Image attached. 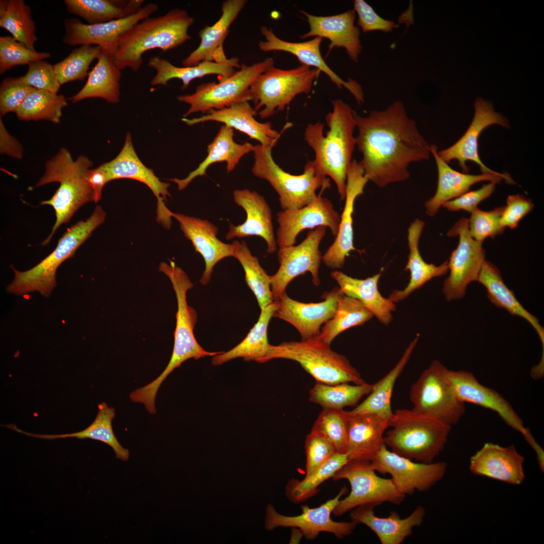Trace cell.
Returning a JSON list of instances; mask_svg holds the SVG:
<instances>
[{"instance_id":"obj_1","label":"cell","mask_w":544,"mask_h":544,"mask_svg":"<svg viewBox=\"0 0 544 544\" xmlns=\"http://www.w3.org/2000/svg\"><path fill=\"white\" fill-rule=\"evenodd\" d=\"M354 114L356 146L362 155L359 163L366 178L379 187L406 180L411 164L430 158L431 145L401 101L383 110H372L366 116L355 110Z\"/></svg>"},{"instance_id":"obj_2","label":"cell","mask_w":544,"mask_h":544,"mask_svg":"<svg viewBox=\"0 0 544 544\" xmlns=\"http://www.w3.org/2000/svg\"><path fill=\"white\" fill-rule=\"evenodd\" d=\"M332 110L325 116L329 130L323 134L324 124L320 121L306 126L304 140L314 152L313 160L318 170L335 182L341 200L346 197L347 171L356 146L354 135L356 122L354 110L341 99L331 101Z\"/></svg>"},{"instance_id":"obj_3","label":"cell","mask_w":544,"mask_h":544,"mask_svg":"<svg viewBox=\"0 0 544 544\" xmlns=\"http://www.w3.org/2000/svg\"><path fill=\"white\" fill-rule=\"evenodd\" d=\"M194 22L185 10L179 9L140 21L118 38L113 55L115 63L120 70L128 67L137 72L145 52L156 48L168 51L190 40L188 31Z\"/></svg>"},{"instance_id":"obj_4","label":"cell","mask_w":544,"mask_h":544,"mask_svg":"<svg viewBox=\"0 0 544 544\" xmlns=\"http://www.w3.org/2000/svg\"><path fill=\"white\" fill-rule=\"evenodd\" d=\"M92 166V162L85 155H80L74 160L69 151L64 147L46 162L45 172L36 186L54 182L60 184L51 198L41 203L51 206L56 216L52 230L42 243V245L50 242L59 226L69 222L79 209L94 201L93 191L87 178V172Z\"/></svg>"},{"instance_id":"obj_5","label":"cell","mask_w":544,"mask_h":544,"mask_svg":"<svg viewBox=\"0 0 544 544\" xmlns=\"http://www.w3.org/2000/svg\"><path fill=\"white\" fill-rule=\"evenodd\" d=\"M160 271L170 280L175 293L177 303L176 313V327L174 331V346L170 359L161 374L150 383L140 388L141 396L146 400L154 401L163 382L167 377L185 361L195 360L207 357H214L223 352H208L204 350L196 341L193 329L197 322V313L188 305L186 293L193 285L186 273L176 265L173 261L169 263L161 262Z\"/></svg>"},{"instance_id":"obj_6","label":"cell","mask_w":544,"mask_h":544,"mask_svg":"<svg viewBox=\"0 0 544 544\" xmlns=\"http://www.w3.org/2000/svg\"><path fill=\"white\" fill-rule=\"evenodd\" d=\"M384 436L392 452L425 463L434 462L444 448L451 426L413 410L398 409L389 420Z\"/></svg>"},{"instance_id":"obj_7","label":"cell","mask_w":544,"mask_h":544,"mask_svg":"<svg viewBox=\"0 0 544 544\" xmlns=\"http://www.w3.org/2000/svg\"><path fill=\"white\" fill-rule=\"evenodd\" d=\"M105 217L103 209L96 206L89 218L68 228L58 240L55 249L37 265L24 271L12 267L15 277L7 287V292L18 295L38 292L48 297L56 286L57 268L66 259L74 256L77 249L104 222Z\"/></svg>"},{"instance_id":"obj_8","label":"cell","mask_w":544,"mask_h":544,"mask_svg":"<svg viewBox=\"0 0 544 544\" xmlns=\"http://www.w3.org/2000/svg\"><path fill=\"white\" fill-rule=\"evenodd\" d=\"M273 359H285L298 363L317 382L334 385L342 383H366L344 355L333 351L315 336L305 341L270 345L260 363Z\"/></svg>"},{"instance_id":"obj_9","label":"cell","mask_w":544,"mask_h":544,"mask_svg":"<svg viewBox=\"0 0 544 544\" xmlns=\"http://www.w3.org/2000/svg\"><path fill=\"white\" fill-rule=\"evenodd\" d=\"M272 147L260 144L253 146V175L268 181L279 195L282 210L301 208L311 202L320 188H330L328 177L317 169L313 160L308 161L300 175H293L283 170L275 161Z\"/></svg>"},{"instance_id":"obj_10","label":"cell","mask_w":544,"mask_h":544,"mask_svg":"<svg viewBox=\"0 0 544 544\" xmlns=\"http://www.w3.org/2000/svg\"><path fill=\"white\" fill-rule=\"evenodd\" d=\"M320 72L303 64L291 70L269 67L250 86L254 109L260 110L258 115L262 119L283 111L296 96L311 91Z\"/></svg>"},{"instance_id":"obj_11","label":"cell","mask_w":544,"mask_h":544,"mask_svg":"<svg viewBox=\"0 0 544 544\" xmlns=\"http://www.w3.org/2000/svg\"><path fill=\"white\" fill-rule=\"evenodd\" d=\"M334 481L346 479L351 486V492L341 499L332 513L341 516L360 506L370 505L375 507L384 502L399 505L405 495L400 493L391 478L379 477L368 460H350L332 477Z\"/></svg>"},{"instance_id":"obj_12","label":"cell","mask_w":544,"mask_h":544,"mask_svg":"<svg viewBox=\"0 0 544 544\" xmlns=\"http://www.w3.org/2000/svg\"><path fill=\"white\" fill-rule=\"evenodd\" d=\"M447 368L434 360L410 389L414 411L452 426L465 412V403L455 395L446 377Z\"/></svg>"},{"instance_id":"obj_13","label":"cell","mask_w":544,"mask_h":544,"mask_svg":"<svg viewBox=\"0 0 544 544\" xmlns=\"http://www.w3.org/2000/svg\"><path fill=\"white\" fill-rule=\"evenodd\" d=\"M273 65L274 60L271 57L251 65L242 63L240 70L226 80L218 83L201 84L197 86L194 93L179 96L178 101L190 105L183 117L196 112L205 113L213 109H221L235 102L250 101V85L259 75Z\"/></svg>"},{"instance_id":"obj_14","label":"cell","mask_w":544,"mask_h":544,"mask_svg":"<svg viewBox=\"0 0 544 544\" xmlns=\"http://www.w3.org/2000/svg\"><path fill=\"white\" fill-rule=\"evenodd\" d=\"M449 237H459L458 244L448 261L450 271L444 281L442 291L448 301L462 299L468 285L477 281L486 260V251L482 243L469 235L468 219L462 217L447 233Z\"/></svg>"},{"instance_id":"obj_15","label":"cell","mask_w":544,"mask_h":544,"mask_svg":"<svg viewBox=\"0 0 544 544\" xmlns=\"http://www.w3.org/2000/svg\"><path fill=\"white\" fill-rule=\"evenodd\" d=\"M326 228L319 226L309 231L304 240L297 245L279 247L278 259L280 266L274 275L270 276L274 301L279 300L293 279L306 272L311 274L315 286L320 285L319 270L322 256L319 246Z\"/></svg>"},{"instance_id":"obj_16","label":"cell","mask_w":544,"mask_h":544,"mask_svg":"<svg viewBox=\"0 0 544 544\" xmlns=\"http://www.w3.org/2000/svg\"><path fill=\"white\" fill-rule=\"evenodd\" d=\"M371 462L376 471L389 474L397 489L404 495L429 490L443 478L447 468L444 461L425 463L401 456L385 444Z\"/></svg>"},{"instance_id":"obj_17","label":"cell","mask_w":544,"mask_h":544,"mask_svg":"<svg viewBox=\"0 0 544 544\" xmlns=\"http://www.w3.org/2000/svg\"><path fill=\"white\" fill-rule=\"evenodd\" d=\"M347 492V487H343L335 497L316 508L302 505V513L296 516L281 515L276 511L273 505L268 504L266 508L265 528L267 530L280 526L297 528L307 540L316 538L321 532L331 533L337 538L351 535L357 523L352 520L337 522L331 518L334 509Z\"/></svg>"},{"instance_id":"obj_18","label":"cell","mask_w":544,"mask_h":544,"mask_svg":"<svg viewBox=\"0 0 544 544\" xmlns=\"http://www.w3.org/2000/svg\"><path fill=\"white\" fill-rule=\"evenodd\" d=\"M447 380L457 397L462 402L471 403L497 413L510 427L520 432L537 455L543 450L536 443L529 430L510 403L499 393L481 384L474 375L465 370L447 369Z\"/></svg>"},{"instance_id":"obj_19","label":"cell","mask_w":544,"mask_h":544,"mask_svg":"<svg viewBox=\"0 0 544 544\" xmlns=\"http://www.w3.org/2000/svg\"><path fill=\"white\" fill-rule=\"evenodd\" d=\"M106 171L108 181L127 178L139 181L146 185L153 192L157 200V221L165 228L172 225V213L165 206L170 184L161 181L152 169L147 167L137 155L129 132L127 133L122 150L112 160L101 165Z\"/></svg>"},{"instance_id":"obj_20","label":"cell","mask_w":544,"mask_h":544,"mask_svg":"<svg viewBox=\"0 0 544 544\" xmlns=\"http://www.w3.org/2000/svg\"><path fill=\"white\" fill-rule=\"evenodd\" d=\"M321 189L316 198L299 209L282 210L277 214L279 227L276 241L279 247L295 245L299 233L319 226L328 228L335 237L338 231L341 216L330 200L322 196Z\"/></svg>"},{"instance_id":"obj_21","label":"cell","mask_w":544,"mask_h":544,"mask_svg":"<svg viewBox=\"0 0 544 544\" xmlns=\"http://www.w3.org/2000/svg\"><path fill=\"white\" fill-rule=\"evenodd\" d=\"M158 7L149 3L137 13L124 18L97 24H85L76 18L64 21L63 42L69 45H95L113 56L119 37L140 21L150 17Z\"/></svg>"},{"instance_id":"obj_22","label":"cell","mask_w":544,"mask_h":544,"mask_svg":"<svg viewBox=\"0 0 544 544\" xmlns=\"http://www.w3.org/2000/svg\"><path fill=\"white\" fill-rule=\"evenodd\" d=\"M474 114L472 120L464 134L450 147L438 151L440 157L447 163L456 160L464 173H468V161L478 165L482 173H497L487 167L481 161L479 154L478 141L484 129L492 124H499L509 128L508 119L502 114L494 111L492 103L482 98H478L474 103Z\"/></svg>"},{"instance_id":"obj_23","label":"cell","mask_w":544,"mask_h":544,"mask_svg":"<svg viewBox=\"0 0 544 544\" xmlns=\"http://www.w3.org/2000/svg\"><path fill=\"white\" fill-rule=\"evenodd\" d=\"M341 292L339 287H334L323 294V301L309 303L293 300L285 292L278 301V308L273 317L292 324L299 332L302 341L317 336L321 325L334 315Z\"/></svg>"},{"instance_id":"obj_24","label":"cell","mask_w":544,"mask_h":544,"mask_svg":"<svg viewBox=\"0 0 544 544\" xmlns=\"http://www.w3.org/2000/svg\"><path fill=\"white\" fill-rule=\"evenodd\" d=\"M368 180L364 175L359 161L353 159L347 171L345 202L338 233L334 241L322 256V261L332 269L342 268L353 244V214L356 198L364 192Z\"/></svg>"},{"instance_id":"obj_25","label":"cell","mask_w":544,"mask_h":544,"mask_svg":"<svg viewBox=\"0 0 544 544\" xmlns=\"http://www.w3.org/2000/svg\"><path fill=\"white\" fill-rule=\"evenodd\" d=\"M261 34L265 41H260L259 49L264 52L283 51L296 56L301 64L323 72L335 84L337 87L347 89L354 96L359 104L364 102V94L361 85L352 79L343 80L326 64L321 56L320 50L323 38L315 37L311 40L302 42H292L284 41L278 37L271 29L266 26L260 28Z\"/></svg>"},{"instance_id":"obj_26","label":"cell","mask_w":544,"mask_h":544,"mask_svg":"<svg viewBox=\"0 0 544 544\" xmlns=\"http://www.w3.org/2000/svg\"><path fill=\"white\" fill-rule=\"evenodd\" d=\"M172 217L178 221L180 230L191 241L195 252L202 257L205 268L199 282L207 285L215 265L224 258L234 257V243L227 244L219 240L218 228L207 220L174 213Z\"/></svg>"},{"instance_id":"obj_27","label":"cell","mask_w":544,"mask_h":544,"mask_svg":"<svg viewBox=\"0 0 544 544\" xmlns=\"http://www.w3.org/2000/svg\"><path fill=\"white\" fill-rule=\"evenodd\" d=\"M431 153L436 163L438 179L435 194L424 204L426 213L429 216H435L445 202L469 191L470 187L477 183L489 181L497 184L504 179L509 184L515 183L506 172L473 175L457 171L440 157L438 147L435 145H431Z\"/></svg>"},{"instance_id":"obj_28","label":"cell","mask_w":544,"mask_h":544,"mask_svg":"<svg viewBox=\"0 0 544 544\" xmlns=\"http://www.w3.org/2000/svg\"><path fill=\"white\" fill-rule=\"evenodd\" d=\"M233 198L234 202L244 209L246 218L240 225L229 224L226 239L229 240L234 238L259 236L266 242L267 252H275L278 245L274 232L271 210L265 198L257 192L248 189L235 190Z\"/></svg>"},{"instance_id":"obj_29","label":"cell","mask_w":544,"mask_h":544,"mask_svg":"<svg viewBox=\"0 0 544 544\" xmlns=\"http://www.w3.org/2000/svg\"><path fill=\"white\" fill-rule=\"evenodd\" d=\"M524 461L514 445L488 442L470 457L469 468L473 474L519 485L525 478Z\"/></svg>"},{"instance_id":"obj_30","label":"cell","mask_w":544,"mask_h":544,"mask_svg":"<svg viewBox=\"0 0 544 544\" xmlns=\"http://www.w3.org/2000/svg\"><path fill=\"white\" fill-rule=\"evenodd\" d=\"M257 111L249 101L235 102L224 108L210 110L199 117L181 120L188 125L209 121L221 122L232 128H235L255 140L264 146L273 148L277 143L280 133L272 127L270 122L262 123L255 118Z\"/></svg>"},{"instance_id":"obj_31","label":"cell","mask_w":544,"mask_h":544,"mask_svg":"<svg viewBox=\"0 0 544 544\" xmlns=\"http://www.w3.org/2000/svg\"><path fill=\"white\" fill-rule=\"evenodd\" d=\"M301 12L306 17L310 27L301 38H327L330 41L328 54L333 48L343 47L351 59L358 61L363 47L360 29L355 24L356 14L354 10L329 16H317Z\"/></svg>"},{"instance_id":"obj_32","label":"cell","mask_w":544,"mask_h":544,"mask_svg":"<svg viewBox=\"0 0 544 544\" xmlns=\"http://www.w3.org/2000/svg\"><path fill=\"white\" fill-rule=\"evenodd\" d=\"M373 505H366L351 510V520L357 524H363L377 536L381 544H400L413 533V528L420 526L424 521L426 510L418 506L406 517L402 518L394 511L387 517L375 515Z\"/></svg>"},{"instance_id":"obj_33","label":"cell","mask_w":544,"mask_h":544,"mask_svg":"<svg viewBox=\"0 0 544 544\" xmlns=\"http://www.w3.org/2000/svg\"><path fill=\"white\" fill-rule=\"evenodd\" d=\"M247 1L227 0L222 3V15L212 26L200 30L199 45L182 61L183 66L197 65L203 61L223 62L227 60L223 48L229 28L244 7Z\"/></svg>"},{"instance_id":"obj_34","label":"cell","mask_w":544,"mask_h":544,"mask_svg":"<svg viewBox=\"0 0 544 544\" xmlns=\"http://www.w3.org/2000/svg\"><path fill=\"white\" fill-rule=\"evenodd\" d=\"M389 420L371 413L351 415L346 452L349 460L371 461L374 458L384 444Z\"/></svg>"},{"instance_id":"obj_35","label":"cell","mask_w":544,"mask_h":544,"mask_svg":"<svg viewBox=\"0 0 544 544\" xmlns=\"http://www.w3.org/2000/svg\"><path fill=\"white\" fill-rule=\"evenodd\" d=\"M239 62L238 57H232L221 63L203 61L194 66L179 67L165 58L155 56L149 58L148 66L156 72L151 81L152 86H167L170 80L177 79L182 81V89H185L192 80L209 75H218L220 77L219 82L224 81L236 72V67H241Z\"/></svg>"},{"instance_id":"obj_36","label":"cell","mask_w":544,"mask_h":544,"mask_svg":"<svg viewBox=\"0 0 544 544\" xmlns=\"http://www.w3.org/2000/svg\"><path fill=\"white\" fill-rule=\"evenodd\" d=\"M425 227V222L416 219L407 230V243L410 250L405 270L410 272V280L402 290H395L388 298L395 303L405 299L415 290L422 287L434 278L442 276L449 270L448 261L439 265L427 263L419 249V243Z\"/></svg>"},{"instance_id":"obj_37","label":"cell","mask_w":544,"mask_h":544,"mask_svg":"<svg viewBox=\"0 0 544 544\" xmlns=\"http://www.w3.org/2000/svg\"><path fill=\"white\" fill-rule=\"evenodd\" d=\"M330 276L345 295L359 300L381 323L389 324L396 307L388 298L383 297L378 290L381 273L365 279L354 278L337 270L331 271Z\"/></svg>"},{"instance_id":"obj_38","label":"cell","mask_w":544,"mask_h":544,"mask_svg":"<svg viewBox=\"0 0 544 544\" xmlns=\"http://www.w3.org/2000/svg\"><path fill=\"white\" fill-rule=\"evenodd\" d=\"M233 129L225 125L221 126L213 141L208 146V155L198 166L184 179L173 178L179 190L185 189L195 178L206 175L208 168L212 164L226 162L228 173L232 172L245 155L252 151L253 146L250 143H237L234 139Z\"/></svg>"},{"instance_id":"obj_39","label":"cell","mask_w":544,"mask_h":544,"mask_svg":"<svg viewBox=\"0 0 544 544\" xmlns=\"http://www.w3.org/2000/svg\"><path fill=\"white\" fill-rule=\"evenodd\" d=\"M477 281L487 290L490 301L497 307L507 310L511 315L518 316L526 320L534 329L542 347L541 360L544 359V329L539 319L529 313L517 299L513 291L505 284L498 268L491 262L485 260Z\"/></svg>"},{"instance_id":"obj_40","label":"cell","mask_w":544,"mask_h":544,"mask_svg":"<svg viewBox=\"0 0 544 544\" xmlns=\"http://www.w3.org/2000/svg\"><path fill=\"white\" fill-rule=\"evenodd\" d=\"M88 76L84 87L71 97L73 103L90 98H101L113 104L119 102L121 70L112 55L102 48L97 63Z\"/></svg>"},{"instance_id":"obj_41","label":"cell","mask_w":544,"mask_h":544,"mask_svg":"<svg viewBox=\"0 0 544 544\" xmlns=\"http://www.w3.org/2000/svg\"><path fill=\"white\" fill-rule=\"evenodd\" d=\"M98 410L94 421L84 430L62 434H38L26 432L13 427V430L26 436L41 439L54 440L67 438L79 439H91L102 442L112 448L116 457L122 461L129 458V451L123 447L116 438L112 428V421L115 416V410L103 402L98 404Z\"/></svg>"},{"instance_id":"obj_42","label":"cell","mask_w":544,"mask_h":544,"mask_svg":"<svg viewBox=\"0 0 544 544\" xmlns=\"http://www.w3.org/2000/svg\"><path fill=\"white\" fill-rule=\"evenodd\" d=\"M278 308V302L273 301L261 309L257 321L244 339L231 350L213 357L212 364L220 365L238 358H243L245 361L260 363L269 348L267 327Z\"/></svg>"},{"instance_id":"obj_43","label":"cell","mask_w":544,"mask_h":544,"mask_svg":"<svg viewBox=\"0 0 544 544\" xmlns=\"http://www.w3.org/2000/svg\"><path fill=\"white\" fill-rule=\"evenodd\" d=\"M419 336L420 334L418 333L395 366L383 377L373 384L372 389L367 398L355 409L349 411L351 415L371 413L390 419L393 414L391 399L394 386L408 363Z\"/></svg>"},{"instance_id":"obj_44","label":"cell","mask_w":544,"mask_h":544,"mask_svg":"<svg viewBox=\"0 0 544 544\" xmlns=\"http://www.w3.org/2000/svg\"><path fill=\"white\" fill-rule=\"evenodd\" d=\"M143 0H64L67 11L88 23L97 24L124 18L138 12Z\"/></svg>"},{"instance_id":"obj_45","label":"cell","mask_w":544,"mask_h":544,"mask_svg":"<svg viewBox=\"0 0 544 544\" xmlns=\"http://www.w3.org/2000/svg\"><path fill=\"white\" fill-rule=\"evenodd\" d=\"M0 27L27 48L36 50L37 40L35 23L31 7L24 0L0 1Z\"/></svg>"},{"instance_id":"obj_46","label":"cell","mask_w":544,"mask_h":544,"mask_svg":"<svg viewBox=\"0 0 544 544\" xmlns=\"http://www.w3.org/2000/svg\"><path fill=\"white\" fill-rule=\"evenodd\" d=\"M373 316L359 300L348 296L342 292L338 297L334 315L324 323L317 336L324 343L330 345L341 333L364 324Z\"/></svg>"},{"instance_id":"obj_47","label":"cell","mask_w":544,"mask_h":544,"mask_svg":"<svg viewBox=\"0 0 544 544\" xmlns=\"http://www.w3.org/2000/svg\"><path fill=\"white\" fill-rule=\"evenodd\" d=\"M373 384H350L342 383L329 385L317 382L310 390L309 400L323 408L344 409L354 406L365 395L371 391Z\"/></svg>"},{"instance_id":"obj_48","label":"cell","mask_w":544,"mask_h":544,"mask_svg":"<svg viewBox=\"0 0 544 544\" xmlns=\"http://www.w3.org/2000/svg\"><path fill=\"white\" fill-rule=\"evenodd\" d=\"M67 105L63 95L35 89L26 97L17 110L21 120H46L60 123L62 109Z\"/></svg>"},{"instance_id":"obj_49","label":"cell","mask_w":544,"mask_h":544,"mask_svg":"<svg viewBox=\"0 0 544 544\" xmlns=\"http://www.w3.org/2000/svg\"><path fill=\"white\" fill-rule=\"evenodd\" d=\"M233 242L235 246L234 257L242 266L246 282L254 294L261 310L274 301L270 276L261 267L258 258L252 254L245 241Z\"/></svg>"},{"instance_id":"obj_50","label":"cell","mask_w":544,"mask_h":544,"mask_svg":"<svg viewBox=\"0 0 544 544\" xmlns=\"http://www.w3.org/2000/svg\"><path fill=\"white\" fill-rule=\"evenodd\" d=\"M349 461L347 453L335 452L320 467L302 480L292 479L286 488V494L292 502L300 503L318 492V487Z\"/></svg>"},{"instance_id":"obj_51","label":"cell","mask_w":544,"mask_h":544,"mask_svg":"<svg viewBox=\"0 0 544 544\" xmlns=\"http://www.w3.org/2000/svg\"><path fill=\"white\" fill-rule=\"evenodd\" d=\"M350 419L349 411L323 408L312 430L328 440L336 452L346 453Z\"/></svg>"},{"instance_id":"obj_52","label":"cell","mask_w":544,"mask_h":544,"mask_svg":"<svg viewBox=\"0 0 544 544\" xmlns=\"http://www.w3.org/2000/svg\"><path fill=\"white\" fill-rule=\"evenodd\" d=\"M101 50L102 48L97 45H82L54 64L60 84L84 80L88 76L90 64L95 59L98 58Z\"/></svg>"},{"instance_id":"obj_53","label":"cell","mask_w":544,"mask_h":544,"mask_svg":"<svg viewBox=\"0 0 544 544\" xmlns=\"http://www.w3.org/2000/svg\"><path fill=\"white\" fill-rule=\"evenodd\" d=\"M50 57V54L48 52H38L27 48L12 36L0 37L1 75L16 65L28 64L31 62Z\"/></svg>"},{"instance_id":"obj_54","label":"cell","mask_w":544,"mask_h":544,"mask_svg":"<svg viewBox=\"0 0 544 544\" xmlns=\"http://www.w3.org/2000/svg\"><path fill=\"white\" fill-rule=\"evenodd\" d=\"M504 206L497 207L490 211L480 210L478 208L468 219V229L470 236L477 241L483 243L487 238H494L503 234L505 228L500 223Z\"/></svg>"},{"instance_id":"obj_55","label":"cell","mask_w":544,"mask_h":544,"mask_svg":"<svg viewBox=\"0 0 544 544\" xmlns=\"http://www.w3.org/2000/svg\"><path fill=\"white\" fill-rule=\"evenodd\" d=\"M25 75L20 77L23 83L38 90L57 94L60 84L54 65L43 60L30 62Z\"/></svg>"},{"instance_id":"obj_56","label":"cell","mask_w":544,"mask_h":544,"mask_svg":"<svg viewBox=\"0 0 544 544\" xmlns=\"http://www.w3.org/2000/svg\"><path fill=\"white\" fill-rule=\"evenodd\" d=\"M305 449V476L315 471L336 452L328 440L312 430L306 437Z\"/></svg>"},{"instance_id":"obj_57","label":"cell","mask_w":544,"mask_h":544,"mask_svg":"<svg viewBox=\"0 0 544 544\" xmlns=\"http://www.w3.org/2000/svg\"><path fill=\"white\" fill-rule=\"evenodd\" d=\"M35 89L21 81L19 78H5L0 86V114L15 112L28 95Z\"/></svg>"},{"instance_id":"obj_58","label":"cell","mask_w":544,"mask_h":544,"mask_svg":"<svg viewBox=\"0 0 544 544\" xmlns=\"http://www.w3.org/2000/svg\"><path fill=\"white\" fill-rule=\"evenodd\" d=\"M354 10L358 17L357 25L364 33L373 31L388 33L397 26L394 21L380 17L364 0H355Z\"/></svg>"},{"instance_id":"obj_59","label":"cell","mask_w":544,"mask_h":544,"mask_svg":"<svg viewBox=\"0 0 544 544\" xmlns=\"http://www.w3.org/2000/svg\"><path fill=\"white\" fill-rule=\"evenodd\" d=\"M533 207L532 200L522 194L509 195L500 218L501 225L504 228H515L521 220L530 212Z\"/></svg>"},{"instance_id":"obj_60","label":"cell","mask_w":544,"mask_h":544,"mask_svg":"<svg viewBox=\"0 0 544 544\" xmlns=\"http://www.w3.org/2000/svg\"><path fill=\"white\" fill-rule=\"evenodd\" d=\"M493 182L484 184L480 188L468 191L459 196L445 202L442 207L449 211L464 210L471 213L478 208V205L489 197L496 188Z\"/></svg>"},{"instance_id":"obj_61","label":"cell","mask_w":544,"mask_h":544,"mask_svg":"<svg viewBox=\"0 0 544 544\" xmlns=\"http://www.w3.org/2000/svg\"><path fill=\"white\" fill-rule=\"evenodd\" d=\"M0 152L1 154H6L18 160L23 156V150L21 144L7 131L0 119Z\"/></svg>"},{"instance_id":"obj_62","label":"cell","mask_w":544,"mask_h":544,"mask_svg":"<svg viewBox=\"0 0 544 544\" xmlns=\"http://www.w3.org/2000/svg\"><path fill=\"white\" fill-rule=\"evenodd\" d=\"M87 178L93 191L94 201L97 203L101 198L104 186L109 182L107 174L100 165L95 169H89L87 172Z\"/></svg>"}]
</instances>
